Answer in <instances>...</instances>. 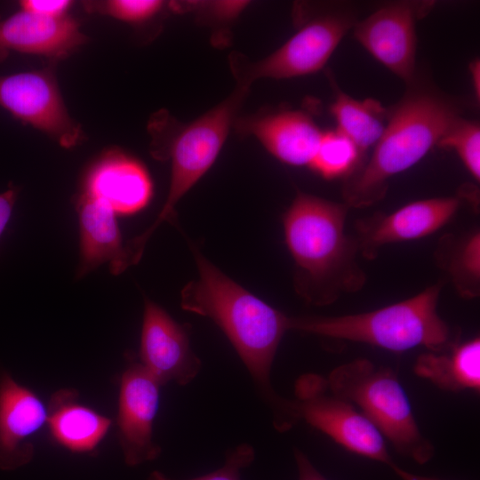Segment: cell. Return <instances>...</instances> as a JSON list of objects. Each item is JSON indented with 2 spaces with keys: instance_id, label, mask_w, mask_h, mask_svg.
<instances>
[{
  "instance_id": "cell-24",
  "label": "cell",
  "mask_w": 480,
  "mask_h": 480,
  "mask_svg": "<svg viewBox=\"0 0 480 480\" xmlns=\"http://www.w3.org/2000/svg\"><path fill=\"white\" fill-rule=\"evenodd\" d=\"M449 270L462 296H476L480 277V235L476 232L459 244Z\"/></svg>"
},
{
  "instance_id": "cell-19",
  "label": "cell",
  "mask_w": 480,
  "mask_h": 480,
  "mask_svg": "<svg viewBox=\"0 0 480 480\" xmlns=\"http://www.w3.org/2000/svg\"><path fill=\"white\" fill-rule=\"evenodd\" d=\"M47 424L52 439L74 452L93 451L108 434L109 418L77 402L74 389L56 391L50 399Z\"/></svg>"
},
{
  "instance_id": "cell-31",
  "label": "cell",
  "mask_w": 480,
  "mask_h": 480,
  "mask_svg": "<svg viewBox=\"0 0 480 480\" xmlns=\"http://www.w3.org/2000/svg\"><path fill=\"white\" fill-rule=\"evenodd\" d=\"M389 468L394 471V473L401 479V480H440L436 478H432L428 476H420L416 475L414 473H411L399 466H397L395 462L392 463Z\"/></svg>"
},
{
  "instance_id": "cell-7",
  "label": "cell",
  "mask_w": 480,
  "mask_h": 480,
  "mask_svg": "<svg viewBox=\"0 0 480 480\" xmlns=\"http://www.w3.org/2000/svg\"><path fill=\"white\" fill-rule=\"evenodd\" d=\"M292 400L300 420L342 448L388 467L394 463L381 433L356 405L331 390L326 377L316 373L300 376Z\"/></svg>"
},
{
  "instance_id": "cell-14",
  "label": "cell",
  "mask_w": 480,
  "mask_h": 480,
  "mask_svg": "<svg viewBox=\"0 0 480 480\" xmlns=\"http://www.w3.org/2000/svg\"><path fill=\"white\" fill-rule=\"evenodd\" d=\"M460 205L456 196L435 197L412 202L390 214L374 217L359 225L358 250L370 258L384 244L427 236L447 223Z\"/></svg>"
},
{
  "instance_id": "cell-13",
  "label": "cell",
  "mask_w": 480,
  "mask_h": 480,
  "mask_svg": "<svg viewBox=\"0 0 480 480\" xmlns=\"http://www.w3.org/2000/svg\"><path fill=\"white\" fill-rule=\"evenodd\" d=\"M48 408L30 388L0 372V468L15 469L34 454L32 437L45 425Z\"/></svg>"
},
{
  "instance_id": "cell-8",
  "label": "cell",
  "mask_w": 480,
  "mask_h": 480,
  "mask_svg": "<svg viewBox=\"0 0 480 480\" xmlns=\"http://www.w3.org/2000/svg\"><path fill=\"white\" fill-rule=\"evenodd\" d=\"M356 22L355 13L343 9L313 18L276 52L249 63L237 75L239 87L247 90L260 78L284 79L317 72Z\"/></svg>"
},
{
  "instance_id": "cell-28",
  "label": "cell",
  "mask_w": 480,
  "mask_h": 480,
  "mask_svg": "<svg viewBox=\"0 0 480 480\" xmlns=\"http://www.w3.org/2000/svg\"><path fill=\"white\" fill-rule=\"evenodd\" d=\"M294 458L299 480H328L316 469L308 456L301 451L295 449Z\"/></svg>"
},
{
  "instance_id": "cell-10",
  "label": "cell",
  "mask_w": 480,
  "mask_h": 480,
  "mask_svg": "<svg viewBox=\"0 0 480 480\" xmlns=\"http://www.w3.org/2000/svg\"><path fill=\"white\" fill-rule=\"evenodd\" d=\"M0 106L63 147L82 139L80 126L69 116L52 75L45 70L0 76Z\"/></svg>"
},
{
  "instance_id": "cell-3",
  "label": "cell",
  "mask_w": 480,
  "mask_h": 480,
  "mask_svg": "<svg viewBox=\"0 0 480 480\" xmlns=\"http://www.w3.org/2000/svg\"><path fill=\"white\" fill-rule=\"evenodd\" d=\"M348 207L299 193L284 215L285 242L296 268L295 286L312 305H327L364 283L355 260L357 243L345 232Z\"/></svg>"
},
{
  "instance_id": "cell-32",
  "label": "cell",
  "mask_w": 480,
  "mask_h": 480,
  "mask_svg": "<svg viewBox=\"0 0 480 480\" xmlns=\"http://www.w3.org/2000/svg\"><path fill=\"white\" fill-rule=\"evenodd\" d=\"M470 69H471V74H472V77H473V83H474V88L476 90H476H477V93L479 95V87L476 85V83L477 84L479 85V61H474L471 65H470Z\"/></svg>"
},
{
  "instance_id": "cell-17",
  "label": "cell",
  "mask_w": 480,
  "mask_h": 480,
  "mask_svg": "<svg viewBox=\"0 0 480 480\" xmlns=\"http://www.w3.org/2000/svg\"><path fill=\"white\" fill-rule=\"evenodd\" d=\"M84 193L102 201L116 213L131 214L147 205L152 195V184L140 164L115 153L92 167Z\"/></svg>"
},
{
  "instance_id": "cell-15",
  "label": "cell",
  "mask_w": 480,
  "mask_h": 480,
  "mask_svg": "<svg viewBox=\"0 0 480 480\" xmlns=\"http://www.w3.org/2000/svg\"><path fill=\"white\" fill-rule=\"evenodd\" d=\"M85 39L78 24L67 16L47 18L24 10L0 16V62L12 51L61 57Z\"/></svg>"
},
{
  "instance_id": "cell-22",
  "label": "cell",
  "mask_w": 480,
  "mask_h": 480,
  "mask_svg": "<svg viewBox=\"0 0 480 480\" xmlns=\"http://www.w3.org/2000/svg\"><path fill=\"white\" fill-rule=\"evenodd\" d=\"M362 157L356 144L336 129L323 132L308 166L327 180L348 177L358 168Z\"/></svg>"
},
{
  "instance_id": "cell-16",
  "label": "cell",
  "mask_w": 480,
  "mask_h": 480,
  "mask_svg": "<svg viewBox=\"0 0 480 480\" xmlns=\"http://www.w3.org/2000/svg\"><path fill=\"white\" fill-rule=\"evenodd\" d=\"M239 127L256 137L278 160L294 166L310 164L323 135L313 119L300 110L252 117Z\"/></svg>"
},
{
  "instance_id": "cell-2",
  "label": "cell",
  "mask_w": 480,
  "mask_h": 480,
  "mask_svg": "<svg viewBox=\"0 0 480 480\" xmlns=\"http://www.w3.org/2000/svg\"><path fill=\"white\" fill-rule=\"evenodd\" d=\"M460 112L454 100L416 75L389 109L386 128L369 160L346 182L345 204L364 207L382 198L389 179L412 167L437 145Z\"/></svg>"
},
{
  "instance_id": "cell-25",
  "label": "cell",
  "mask_w": 480,
  "mask_h": 480,
  "mask_svg": "<svg viewBox=\"0 0 480 480\" xmlns=\"http://www.w3.org/2000/svg\"><path fill=\"white\" fill-rule=\"evenodd\" d=\"M255 457L252 446L242 444L231 450L226 457L224 465L207 475L188 480H241V471L250 466ZM148 480H174L163 473L155 471Z\"/></svg>"
},
{
  "instance_id": "cell-30",
  "label": "cell",
  "mask_w": 480,
  "mask_h": 480,
  "mask_svg": "<svg viewBox=\"0 0 480 480\" xmlns=\"http://www.w3.org/2000/svg\"><path fill=\"white\" fill-rule=\"evenodd\" d=\"M16 196L17 191L12 188L0 194V237L11 219Z\"/></svg>"
},
{
  "instance_id": "cell-21",
  "label": "cell",
  "mask_w": 480,
  "mask_h": 480,
  "mask_svg": "<svg viewBox=\"0 0 480 480\" xmlns=\"http://www.w3.org/2000/svg\"><path fill=\"white\" fill-rule=\"evenodd\" d=\"M330 111L337 130L350 139L362 154L379 141L389 114V109L377 100H356L340 90L336 91Z\"/></svg>"
},
{
  "instance_id": "cell-4",
  "label": "cell",
  "mask_w": 480,
  "mask_h": 480,
  "mask_svg": "<svg viewBox=\"0 0 480 480\" xmlns=\"http://www.w3.org/2000/svg\"><path fill=\"white\" fill-rule=\"evenodd\" d=\"M441 287L435 284L404 300L375 310L338 316H290V330L370 344L403 352L418 347H449L451 330L437 312Z\"/></svg>"
},
{
  "instance_id": "cell-12",
  "label": "cell",
  "mask_w": 480,
  "mask_h": 480,
  "mask_svg": "<svg viewBox=\"0 0 480 480\" xmlns=\"http://www.w3.org/2000/svg\"><path fill=\"white\" fill-rule=\"evenodd\" d=\"M160 386L140 362L131 363L122 375L116 423L124 460L131 466L160 454L153 440Z\"/></svg>"
},
{
  "instance_id": "cell-9",
  "label": "cell",
  "mask_w": 480,
  "mask_h": 480,
  "mask_svg": "<svg viewBox=\"0 0 480 480\" xmlns=\"http://www.w3.org/2000/svg\"><path fill=\"white\" fill-rule=\"evenodd\" d=\"M433 2L385 4L354 26V36L379 62L409 84L416 76V21Z\"/></svg>"
},
{
  "instance_id": "cell-29",
  "label": "cell",
  "mask_w": 480,
  "mask_h": 480,
  "mask_svg": "<svg viewBox=\"0 0 480 480\" xmlns=\"http://www.w3.org/2000/svg\"><path fill=\"white\" fill-rule=\"evenodd\" d=\"M243 1H220L209 4V10L218 19H233L246 6Z\"/></svg>"
},
{
  "instance_id": "cell-5",
  "label": "cell",
  "mask_w": 480,
  "mask_h": 480,
  "mask_svg": "<svg viewBox=\"0 0 480 480\" xmlns=\"http://www.w3.org/2000/svg\"><path fill=\"white\" fill-rule=\"evenodd\" d=\"M326 380L331 390L356 405L397 453L420 465L434 457L435 447L421 433L408 396L390 368L356 358L334 368Z\"/></svg>"
},
{
  "instance_id": "cell-1",
  "label": "cell",
  "mask_w": 480,
  "mask_h": 480,
  "mask_svg": "<svg viewBox=\"0 0 480 480\" xmlns=\"http://www.w3.org/2000/svg\"><path fill=\"white\" fill-rule=\"evenodd\" d=\"M198 277L181 291V308L211 318L242 359L273 414L275 428L284 432L300 420L293 400L276 394L270 372L290 316L232 280L196 247H192Z\"/></svg>"
},
{
  "instance_id": "cell-26",
  "label": "cell",
  "mask_w": 480,
  "mask_h": 480,
  "mask_svg": "<svg viewBox=\"0 0 480 480\" xmlns=\"http://www.w3.org/2000/svg\"><path fill=\"white\" fill-rule=\"evenodd\" d=\"M100 10L126 21H141L155 15L163 3L156 0H113L101 4Z\"/></svg>"
},
{
  "instance_id": "cell-23",
  "label": "cell",
  "mask_w": 480,
  "mask_h": 480,
  "mask_svg": "<svg viewBox=\"0 0 480 480\" xmlns=\"http://www.w3.org/2000/svg\"><path fill=\"white\" fill-rule=\"evenodd\" d=\"M437 146L453 149L476 180L480 178V126L459 116L447 129Z\"/></svg>"
},
{
  "instance_id": "cell-6",
  "label": "cell",
  "mask_w": 480,
  "mask_h": 480,
  "mask_svg": "<svg viewBox=\"0 0 480 480\" xmlns=\"http://www.w3.org/2000/svg\"><path fill=\"white\" fill-rule=\"evenodd\" d=\"M246 91L238 87L232 96L184 126L168 147L155 152L161 158L171 159L169 192L151 226L124 245V261L128 268L140 261L145 245L156 229L163 222L174 219L178 202L213 164Z\"/></svg>"
},
{
  "instance_id": "cell-20",
  "label": "cell",
  "mask_w": 480,
  "mask_h": 480,
  "mask_svg": "<svg viewBox=\"0 0 480 480\" xmlns=\"http://www.w3.org/2000/svg\"><path fill=\"white\" fill-rule=\"evenodd\" d=\"M413 372L438 388L450 391L480 390V340L451 344L445 349L420 355Z\"/></svg>"
},
{
  "instance_id": "cell-18",
  "label": "cell",
  "mask_w": 480,
  "mask_h": 480,
  "mask_svg": "<svg viewBox=\"0 0 480 480\" xmlns=\"http://www.w3.org/2000/svg\"><path fill=\"white\" fill-rule=\"evenodd\" d=\"M77 212L81 235V260L78 275L84 276L108 261L114 275L123 272L124 245L116 212L102 201L84 193L78 199Z\"/></svg>"
},
{
  "instance_id": "cell-11",
  "label": "cell",
  "mask_w": 480,
  "mask_h": 480,
  "mask_svg": "<svg viewBox=\"0 0 480 480\" xmlns=\"http://www.w3.org/2000/svg\"><path fill=\"white\" fill-rule=\"evenodd\" d=\"M140 363L160 385L172 381L187 385L202 365L190 346L189 327L149 300L145 301Z\"/></svg>"
},
{
  "instance_id": "cell-27",
  "label": "cell",
  "mask_w": 480,
  "mask_h": 480,
  "mask_svg": "<svg viewBox=\"0 0 480 480\" xmlns=\"http://www.w3.org/2000/svg\"><path fill=\"white\" fill-rule=\"evenodd\" d=\"M71 2L67 0H25L20 2L21 10L47 18L66 16Z\"/></svg>"
}]
</instances>
